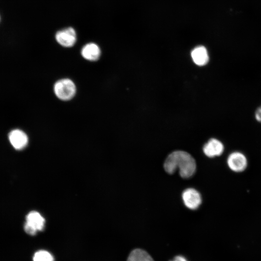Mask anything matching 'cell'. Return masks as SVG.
I'll return each mask as SVG.
<instances>
[{
    "instance_id": "cell-1",
    "label": "cell",
    "mask_w": 261,
    "mask_h": 261,
    "mask_svg": "<svg viewBox=\"0 0 261 261\" xmlns=\"http://www.w3.org/2000/svg\"><path fill=\"white\" fill-rule=\"evenodd\" d=\"M196 162L194 158L188 152L175 151L171 153L165 160L164 168L170 174L179 169L180 176L184 178L191 177L196 170Z\"/></svg>"
},
{
    "instance_id": "cell-2",
    "label": "cell",
    "mask_w": 261,
    "mask_h": 261,
    "mask_svg": "<svg viewBox=\"0 0 261 261\" xmlns=\"http://www.w3.org/2000/svg\"><path fill=\"white\" fill-rule=\"evenodd\" d=\"M53 88L56 97L62 101L72 99L74 96L76 90L75 85L69 78H63L57 81Z\"/></svg>"
},
{
    "instance_id": "cell-3",
    "label": "cell",
    "mask_w": 261,
    "mask_h": 261,
    "mask_svg": "<svg viewBox=\"0 0 261 261\" xmlns=\"http://www.w3.org/2000/svg\"><path fill=\"white\" fill-rule=\"evenodd\" d=\"M26 219L24 229L28 234L34 235L38 231H42L44 227V218L36 211L29 212L27 215Z\"/></svg>"
},
{
    "instance_id": "cell-4",
    "label": "cell",
    "mask_w": 261,
    "mask_h": 261,
    "mask_svg": "<svg viewBox=\"0 0 261 261\" xmlns=\"http://www.w3.org/2000/svg\"><path fill=\"white\" fill-rule=\"evenodd\" d=\"M229 168L236 173L244 171L247 165V160L244 154L240 152H233L231 153L227 160Z\"/></svg>"
},
{
    "instance_id": "cell-5",
    "label": "cell",
    "mask_w": 261,
    "mask_h": 261,
    "mask_svg": "<svg viewBox=\"0 0 261 261\" xmlns=\"http://www.w3.org/2000/svg\"><path fill=\"white\" fill-rule=\"evenodd\" d=\"M55 38L57 42L61 46L65 47L73 46L76 41V34L75 30L69 27L58 31Z\"/></svg>"
},
{
    "instance_id": "cell-6",
    "label": "cell",
    "mask_w": 261,
    "mask_h": 261,
    "mask_svg": "<svg viewBox=\"0 0 261 261\" xmlns=\"http://www.w3.org/2000/svg\"><path fill=\"white\" fill-rule=\"evenodd\" d=\"M182 197L185 205L190 209H196L202 203L200 193L194 188H189L185 190Z\"/></svg>"
},
{
    "instance_id": "cell-7",
    "label": "cell",
    "mask_w": 261,
    "mask_h": 261,
    "mask_svg": "<svg viewBox=\"0 0 261 261\" xmlns=\"http://www.w3.org/2000/svg\"><path fill=\"white\" fill-rule=\"evenodd\" d=\"M8 137L11 144L16 150L23 149L28 143L27 134L19 129L12 130L9 133Z\"/></svg>"
},
{
    "instance_id": "cell-8",
    "label": "cell",
    "mask_w": 261,
    "mask_h": 261,
    "mask_svg": "<svg viewBox=\"0 0 261 261\" xmlns=\"http://www.w3.org/2000/svg\"><path fill=\"white\" fill-rule=\"evenodd\" d=\"M203 151L205 155L209 158L219 156L224 151V145L219 140L212 138L204 145Z\"/></svg>"
},
{
    "instance_id": "cell-9",
    "label": "cell",
    "mask_w": 261,
    "mask_h": 261,
    "mask_svg": "<svg viewBox=\"0 0 261 261\" xmlns=\"http://www.w3.org/2000/svg\"><path fill=\"white\" fill-rule=\"evenodd\" d=\"M81 54L86 60L94 61L99 59L101 55V50L97 44L90 43L83 47Z\"/></svg>"
},
{
    "instance_id": "cell-10",
    "label": "cell",
    "mask_w": 261,
    "mask_h": 261,
    "mask_svg": "<svg viewBox=\"0 0 261 261\" xmlns=\"http://www.w3.org/2000/svg\"><path fill=\"white\" fill-rule=\"evenodd\" d=\"M191 56L193 62L199 66L206 64L209 60L207 49L203 46L195 47L191 51Z\"/></svg>"
},
{
    "instance_id": "cell-11",
    "label": "cell",
    "mask_w": 261,
    "mask_h": 261,
    "mask_svg": "<svg viewBox=\"0 0 261 261\" xmlns=\"http://www.w3.org/2000/svg\"><path fill=\"white\" fill-rule=\"evenodd\" d=\"M127 261H154L151 256L145 250L136 248L129 254Z\"/></svg>"
},
{
    "instance_id": "cell-12",
    "label": "cell",
    "mask_w": 261,
    "mask_h": 261,
    "mask_svg": "<svg viewBox=\"0 0 261 261\" xmlns=\"http://www.w3.org/2000/svg\"><path fill=\"white\" fill-rule=\"evenodd\" d=\"M33 261H54L53 255L48 251L40 250L35 253L33 258Z\"/></svg>"
},
{
    "instance_id": "cell-13",
    "label": "cell",
    "mask_w": 261,
    "mask_h": 261,
    "mask_svg": "<svg viewBox=\"0 0 261 261\" xmlns=\"http://www.w3.org/2000/svg\"><path fill=\"white\" fill-rule=\"evenodd\" d=\"M255 117L257 121L261 122V106L256 111Z\"/></svg>"
},
{
    "instance_id": "cell-14",
    "label": "cell",
    "mask_w": 261,
    "mask_h": 261,
    "mask_svg": "<svg viewBox=\"0 0 261 261\" xmlns=\"http://www.w3.org/2000/svg\"><path fill=\"white\" fill-rule=\"evenodd\" d=\"M171 261H188L186 259L182 256H177L175 257L173 260Z\"/></svg>"
}]
</instances>
